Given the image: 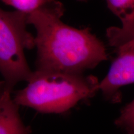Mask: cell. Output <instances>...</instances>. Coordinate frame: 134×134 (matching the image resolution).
<instances>
[{
  "mask_svg": "<svg viewBox=\"0 0 134 134\" xmlns=\"http://www.w3.org/2000/svg\"><path fill=\"white\" fill-rule=\"evenodd\" d=\"M63 13L39 10L27 14L36 30V71L83 73L107 60L103 42L89 27L76 29L63 23Z\"/></svg>",
  "mask_w": 134,
  "mask_h": 134,
  "instance_id": "6da1fadb",
  "label": "cell"
},
{
  "mask_svg": "<svg viewBox=\"0 0 134 134\" xmlns=\"http://www.w3.org/2000/svg\"><path fill=\"white\" fill-rule=\"evenodd\" d=\"M117 52L118 57L112 63L108 75L99 84V91L107 99L115 102L119 100V88L134 83V46Z\"/></svg>",
  "mask_w": 134,
  "mask_h": 134,
  "instance_id": "277c9868",
  "label": "cell"
},
{
  "mask_svg": "<svg viewBox=\"0 0 134 134\" xmlns=\"http://www.w3.org/2000/svg\"><path fill=\"white\" fill-rule=\"evenodd\" d=\"M134 46V37L132 38L131 40L127 42H125V43H124L123 45H122L121 46L119 47L118 48H117V52L119 51V50H123V49H125V48H128L131 47H133Z\"/></svg>",
  "mask_w": 134,
  "mask_h": 134,
  "instance_id": "9c48e42d",
  "label": "cell"
},
{
  "mask_svg": "<svg viewBox=\"0 0 134 134\" xmlns=\"http://www.w3.org/2000/svg\"><path fill=\"white\" fill-rule=\"evenodd\" d=\"M108 6L122 23L120 27H110L107 37L110 46L119 48L134 37V0H105Z\"/></svg>",
  "mask_w": 134,
  "mask_h": 134,
  "instance_id": "5b68a950",
  "label": "cell"
},
{
  "mask_svg": "<svg viewBox=\"0 0 134 134\" xmlns=\"http://www.w3.org/2000/svg\"><path fill=\"white\" fill-rule=\"evenodd\" d=\"M4 4L14 8L17 11L27 14L39 11L52 10L64 14L65 8L59 0H0Z\"/></svg>",
  "mask_w": 134,
  "mask_h": 134,
  "instance_id": "52a82bcc",
  "label": "cell"
},
{
  "mask_svg": "<svg viewBox=\"0 0 134 134\" xmlns=\"http://www.w3.org/2000/svg\"><path fill=\"white\" fill-rule=\"evenodd\" d=\"M115 124L127 133L134 134V99L121 110Z\"/></svg>",
  "mask_w": 134,
  "mask_h": 134,
  "instance_id": "ba28073f",
  "label": "cell"
},
{
  "mask_svg": "<svg viewBox=\"0 0 134 134\" xmlns=\"http://www.w3.org/2000/svg\"><path fill=\"white\" fill-rule=\"evenodd\" d=\"M78 1H88V0H78Z\"/></svg>",
  "mask_w": 134,
  "mask_h": 134,
  "instance_id": "30bf717a",
  "label": "cell"
},
{
  "mask_svg": "<svg viewBox=\"0 0 134 134\" xmlns=\"http://www.w3.org/2000/svg\"><path fill=\"white\" fill-rule=\"evenodd\" d=\"M26 88L18 91L13 100L41 113L63 114L99 91L96 77L83 73L33 71Z\"/></svg>",
  "mask_w": 134,
  "mask_h": 134,
  "instance_id": "7a4b0ae2",
  "label": "cell"
},
{
  "mask_svg": "<svg viewBox=\"0 0 134 134\" xmlns=\"http://www.w3.org/2000/svg\"><path fill=\"white\" fill-rule=\"evenodd\" d=\"M12 90L0 83V133H29L31 130L22 121L19 105L11 97Z\"/></svg>",
  "mask_w": 134,
  "mask_h": 134,
  "instance_id": "8992f818",
  "label": "cell"
},
{
  "mask_svg": "<svg viewBox=\"0 0 134 134\" xmlns=\"http://www.w3.org/2000/svg\"><path fill=\"white\" fill-rule=\"evenodd\" d=\"M27 25L26 13L0 8V73L6 86L12 90L32 75L24 51L35 46V37L27 29Z\"/></svg>",
  "mask_w": 134,
  "mask_h": 134,
  "instance_id": "3957f363",
  "label": "cell"
}]
</instances>
